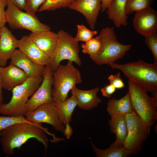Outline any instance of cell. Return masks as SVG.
Here are the masks:
<instances>
[{
  "label": "cell",
  "instance_id": "cell-1",
  "mask_svg": "<svg viewBox=\"0 0 157 157\" xmlns=\"http://www.w3.org/2000/svg\"><path fill=\"white\" fill-rule=\"evenodd\" d=\"M45 132L53 136L41 124L20 123L13 125L1 132L0 141L2 150L6 154L13 155L15 148L20 149L28 140L34 138L44 145L46 151L48 139Z\"/></svg>",
  "mask_w": 157,
  "mask_h": 157
},
{
  "label": "cell",
  "instance_id": "cell-2",
  "mask_svg": "<svg viewBox=\"0 0 157 157\" xmlns=\"http://www.w3.org/2000/svg\"><path fill=\"white\" fill-rule=\"evenodd\" d=\"M110 66L112 69L121 71L129 80L147 92H157V63H149L139 60L124 64L115 63Z\"/></svg>",
  "mask_w": 157,
  "mask_h": 157
},
{
  "label": "cell",
  "instance_id": "cell-3",
  "mask_svg": "<svg viewBox=\"0 0 157 157\" xmlns=\"http://www.w3.org/2000/svg\"><path fill=\"white\" fill-rule=\"evenodd\" d=\"M101 47L93 61L99 65H110L123 58L130 50L131 44H124L119 42L114 27L107 26L101 29L99 35Z\"/></svg>",
  "mask_w": 157,
  "mask_h": 157
},
{
  "label": "cell",
  "instance_id": "cell-4",
  "mask_svg": "<svg viewBox=\"0 0 157 157\" xmlns=\"http://www.w3.org/2000/svg\"><path fill=\"white\" fill-rule=\"evenodd\" d=\"M133 111L145 124L151 127L157 119V101L149 96L147 92L137 83L128 81Z\"/></svg>",
  "mask_w": 157,
  "mask_h": 157
},
{
  "label": "cell",
  "instance_id": "cell-5",
  "mask_svg": "<svg viewBox=\"0 0 157 157\" xmlns=\"http://www.w3.org/2000/svg\"><path fill=\"white\" fill-rule=\"evenodd\" d=\"M43 76L28 77L24 82L15 87L12 90V96L10 101L0 107V113L10 116L24 115V108L29 97H31L40 85Z\"/></svg>",
  "mask_w": 157,
  "mask_h": 157
},
{
  "label": "cell",
  "instance_id": "cell-6",
  "mask_svg": "<svg viewBox=\"0 0 157 157\" xmlns=\"http://www.w3.org/2000/svg\"><path fill=\"white\" fill-rule=\"evenodd\" d=\"M82 82L80 71L73 62L68 61L66 65L60 64L53 74V99L65 100L68 98L69 91Z\"/></svg>",
  "mask_w": 157,
  "mask_h": 157
},
{
  "label": "cell",
  "instance_id": "cell-7",
  "mask_svg": "<svg viewBox=\"0 0 157 157\" xmlns=\"http://www.w3.org/2000/svg\"><path fill=\"white\" fill-rule=\"evenodd\" d=\"M127 134L123 146L131 155L138 154L149 136L151 127L145 124L134 112L125 115Z\"/></svg>",
  "mask_w": 157,
  "mask_h": 157
},
{
  "label": "cell",
  "instance_id": "cell-8",
  "mask_svg": "<svg viewBox=\"0 0 157 157\" xmlns=\"http://www.w3.org/2000/svg\"><path fill=\"white\" fill-rule=\"evenodd\" d=\"M6 15L7 23L13 29H26L31 32L51 30L49 26L40 22L35 13L24 12L10 1Z\"/></svg>",
  "mask_w": 157,
  "mask_h": 157
},
{
  "label": "cell",
  "instance_id": "cell-9",
  "mask_svg": "<svg viewBox=\"0 0 157 157\" xmlns=\"http://www.w3.org/2000/svg\"><path fill=\"white\" fill-rule=\"evenodd\" d=\"M57 33L58 37V44L50 64L53 71L57 68L61 61L64 60L81 65L82 62L79 57L78 42L63 30H60Z\"/></svg>",
  "mask_w": 157,
  "mask_h": 157
},
{
  "label": "cell",
  "instance_id": "cell-10",
  "mask_svg": "<svg viewBox=\"0 0 157 157\" xmlns=\"http://www.w3.org/2000/svg\"><path fill=\"white\" fill-rule=\"evenodd\" d=\"M53 72L50 64L45 66L42 81L27 102L24 108L26 112L33 111L41 105L53 101L52 88Z\"/></svg>",
  "mask_w": 157,
  "mask_h": 157
},
{
  "label": "cell",
  "instance_id": "cell-11",
  "mask_svg": "<svg viewBox=\"0 0 157 157\" xmlns=\"http://www.w3.org/2000/svg\"><path fill=\"white\" fill-rule=\"evenodd\" d=\"M24 116L28 121L33 124H49L57 131L62 132L65 127L59 118L53 101L41 105L33 111L26 112Z\"/></svg>",
  "mask_w": 157,
  "mask_h": 157
},
{
  "label": "cell",
  "instance_id": "cell-12",
  "mask_svg": "<svg viewBox=\"0 0 157 157\" xmlns=\"http://www.w3.org/2000/svg\"><path fill=\"white\" fill-rule=\"evenodd\" d=\"M133 19L135 31L145 37L156 33L157 12L151 6L135 12Z\"/></svg>",
  "mask_w": 157,
  "mask_h": 157
},
{
  "label": "cell",
  "instance_id": "cell-13",
  "mask_svg": "<svg viewBox=\"0 0 157 157\" xmlns=\"http://www.w3.org/2000/svg\"><path fill=\"white\" fill-rule=\"evenodd\" d=\"M68 8L78 11L85 17L91 29H94L99 11L101 9V0H74Z\"/></svg>",
  "mask_w": 157,
  "mask_h": 157
},
{
  "label": "cell",
  "instance_id": "cell-14",
  "mask_svg": "<svg viewBox=\"0 0 157 157\" xmlns=\"http://www.w3.org/2000/svg\"><path fill=\"white\" fill-rule=\"evenodd\" d=\"M17 48L32 61L40 66L50 64L51 59L37 46L29 35L18 40Z\"/></svg>",
  "mask_w": 157,
  "mask_h": 157
},
{
  "label": "cell",
  "instance_id": "cell-15",
  "mask_svg": "<svg viewBox=\"0 0 157 157\" xmlns=\"http://www.w3.org/2000/svg\"><path fill=\"white\" fill-rule=\"evenodd\" d=\"M29 36L39 48L51 59L58 44L57 33L50 30L40 31L32 32Z\"/></svg>",
  "mask_w": 157,
  "mask_h": 157
},
{
  "label": "cell",
  "instance_id": "cell-16",
  "mask_svg": "<svg viewBox=\"0 0 157 157\" xmlns=\"http://www.w3.org/2000/svg\"><path fill=\"white\" fill-rule=\"evenodd\" d=\"M10 59V63L22 69L28 77L43 76L45 66L35 64L19 49L15 50Z\"/></svg>",
  "mask_w": 157,
  "mask_h": 157
},
{
  "label": "cell",
  "instance_id": "cell-17",
  "mask_svg": "<svg viewBox=\"0 0 157 157\" xmlns=\"http://www.w3.org/2000/svg\"><path fill=\"white\" fill-rule=\"evenodd\" d=\"M3 88L12 90L15 87L24 82L28 78L21 69L12 64L8 66H0Z\"/></svg>",
  "mask_w": 157,
  "mask_h": 157
},
{
  "label": "cell",
  "instance_id": "cell-18",
  "mask_svg": "<svg viewBox=\"0 0 157 157\" xmlns=\"http://www.w3.org/2000/svg\"><path fill=\"white\" fill-rule=\"evenodd\" d=\"M18 40L6 26L1 28L0 35V66L5 67L7 61L17 48Z\"/></svg>",
  "mask_w": 157,
  "mask_h": 157
},
{
  "label": "cell",
  "instance_id": "cell-19",
  "mask_svg": "<svg viewBox=\"0 0 157 157\" xmlns=\"http://www.w3.org/2000/svg\"><path fill=\"white\" fill-rule=\"evenodd\" d=\"M100 88L97 87L92 89L84 90L78 88L76 86L71 90L72 94L76 97L77 106L85 110L92 109L98 106L102 100L97 96Z\"/></svg>",
  "mask_w": 157,
  "mask_h": 157
},
{
  "label": "cell",
  "instance_id": "cell-20",
  "mask_svg": "<svg viewBox=\"0 0 157 157\" xmlns=\"http://www.w3.org/2000/svg\"><path fill=\"white\" fill-rule=\"evenodd\" d=\"M127 0H113L106 10L109 19L113 22L117 28L128 25V17L125 13Z\"/></svg>",
  "mask_w": 157,
  "mask_h": 157
},
{
  "label": "cell",
  "instance_id": "cell-21",
  "mask_svg": "<svg viewBox=\"0 0 157 157\" xmlns=\"http://www.w3.org/2000/svg\"><path fill=\"white\" fill-rule=\"evenodd\" d=\"M111 117L108 124L110 132L116 135L115 140L112 144L118 147H123L127 134L125 115Z\"/></svg>",
  "mask_w": 157,
  "mask_h": 157
},
{
  "label": "cell",
  "instance_id": "cell-22",
  "mask_svg": "<svg viewBox=\"0 0 157 157\" xmlns=\"http://www.w3.org/2000/svg\"><path fill=\"white\" fill-rule=\"evenodd\" d=\"M106 110L111 117L126 115L133 111L129 92L119 99L113 98L108 101Z\"/></svg>",
  "mask_w": 157,
  "mask_h": 157
},
{
  "label": "cell",
  "instance_id": "cell-23",
  "mask_svg": "<svg viewBox=\"0 0 157 157\" xmlns=\"http://www.w3.org/2000/svg\"><path fill=\"white\" fill-rule=\"evenodd\" d=\"M59 118L65 126L72 120L74 110L77 105V101L73 95L65 101L53 99Z\"/></svg>",
  "mask_w": 157,
  "mask_h": 157
},
{
  "label": "cell",
  "instance_id": "cell-24",
  "mask_svg": "<svg viewBox=\"0 0 157 157\" xmlns=\"http://www.w3.org/2000/svg\"><path fill=\"white\" fill-rule=\"evenodd\" d=\"M91 144L97 157H127L131 155L123 147H118L111 144L108 148L101 149L97 147L92 142Z\"/></svg>",
  "mask_w": 157,
  "mask_h": 157
},
{
  "label": "cell",
  "instance_id": "cell-25",
  "mask_svg": "<svg viewBox=\"0 0 157 157\" xmlns=\"http://www.w3.org/2000/svg\"><path fill=\"white\" fill-rule=\"evenodd\" d=\"M101 42L98 35L81 44L83 53L88 54L93 61L101 47Z\"/></svg>",
  "mask_w": 157,
  "mask_h": 157
},
{
  "label": "cell",
  "instance_id": "cell-26",
  "mask_svg": "<svg viewBox=\"0 0 157 157\" xmlns=\"http://www.w3.org/2000/svg\"><path fill=\"white\" fill-rule=\"evenodd\" d=\"M154 0H127L125 8L126 15L151 6Z\"/></svg>",
  "mask_w": 157,
  "mask_h": 157
},
{
  "label": "cell",
  "instance_id": "cell-27",
  "mask_svg": "<svg viewBox=\"0 0 157 157\" xmlns=\"http://www.w3.org/2000/svg\"><path fill=\"white\" fill-rule=\"evenodd\" d=\"M74 0H46L40 7V12L54 11L69 7Z\"/></svg>",
  "mask_w": 157,
  "mask_h": 157
},
{
  "label": "cell",
  "instance_id": "cell-28",
  "mask_svg": "<svg viewBox=\"0 0 157 157\" xmlns=\"http://www.w3.org/2000/svg\"><path fill=\"white\" fill-rule=\"evenodd\" d=\"M20 123L33 124L28 121L24 115L18 116H0V138L1 132L2 130L13 125Z\"/></svg>",
  "mask_w": 157,
  "mask_h": 157
},
{
  "label": "cell",
  "instance_id": "cell-29",
  "mask_svg": "<svg viewBox=\"0 0 157 157\" xmlns=\"http://www.w3.org/2000/svg\"><path fill=\"white\" fill-rule=\"evenodd\" d=\"M77 33L74 38L78 42L82 41L86 42L93 38L97 33V31L91 30L83 24L77 25Z\"/></svg>",
  "mask_w": 157,
  "mask_h": 157
},
{
  "label": "cell",
  "instance_id": "cell-30",
  "mask_svg": "<svg viewBox=\"0 0 157 157\" xmlns=\"http://www.w3.org/2000/svg\"><path fill=\"white\" fill-rule=\"evenodd\" d=\"M144 37V42L153 56L154 63H157V34L154 33Z\"/></svg>",
  "mask_w": 157,
  "mask_h": 157
},
{
  "label": "cell",
  "instance_id": "cell-31",
  "mask_svg": "<svg viewBox=\"0 0 157 157\" xmlns=\"http://www.w3.org/2000/svg\"><path fill=\"white\" fill-rule=\"evenodd\" d=\"M46 0H25L26 11L35 13L40 6Z\"/></svg>",
  "mask_w": 157,
  "mask_h": 157
},
{
  "label": "cell",
  "instance_id": "cell-32",
  "mask_svg": "<svg viewBox=\"0 0 157 157\" xmlns=\"http://www.w3.org/2000/svg\"><path fill=\"white\" fill-rule=\"evenodd\" d=\"M110 84L116 89H121L125 87V85L121 77L120 73L118 72L114 75L111 74L108 77Z\"/></svg>",
  "mask_w": 157,
  "mask_h": 157
},
{
  "label": "cell",
  "instance_id": "cell-33",
  "mask_svg": "<svg viewBox=\"0 0 157 157\" xmlns=\"http://www.w3.org/2000/svg\"><path fill=\"white\" fill-rule=\"evenodd\" d=\"M8 3V0H0V28L5 26L7 23L5 8L7 6Z\"/></svg>",
  "mask_w": 157,
  "mask_h": 157
},
{
  "label": "cell",
  "instance_id": "cell-34",
  "mask_svg": "<svg viewBox=\"0 0 157 157\" xmlns=\"http://www.w3.org/2000/svg\"><path fill=\"white\" fill-rule=\"evenodd\" d=\"M116 88L111 84L106 85L101 89L102 95L103 96L110 98L112 95L114 93Z\"/></svg>",
  "mask_w": 157,
  "mask_h": 157
},
{
  "label": "cell",
  "instance_id": "cell-35",
  "mask_svg": "<svg viewBox=\"0 0 157 157\" xmlns=\"http://www.w3.org/2000/svg\"><path fill=\"white\" fill-rule=\"evenodd\" d=\"M15 5L20 9L24 10L26 6L25 0H8Z\"/></svg>",
  "mask_w": 157,
  "mask_h": 157
},
{
  "label": "cell",
  "instance_id": "cell-36",
  "mask_svg": "<svg viewBox=\"0 0 157 157\" xmlns=\"http://www.w3.org/2000/svg\"><path fill=\"white\" fill-rule=\"evenodd\" d=\"M62 132L67 138L69 139L70 138L73 132V129L70 126L69 123L67 124L65 126Z\"/></svg>",
  "mask_w": 157,
  "mask_h": 157
},
{
  "label": "cell",
  "instance_id": "cell-37",
  "mask_svg": "<svg viewBox=\"0 0 157 157\" xmlns=\"http://www.w3.org/2000/svg\"><path fill=\"white\" fill-rule=\"evenodd\" d=\"M113 0H101V12L105 11L110 6Z\"/></svg>",
  "mask_w": 157,
  "mask_h": 157
},
{
  "label": "cell",
  "instance_id": "cell-38",
  "mask_svg": "<svg viewBox=\"0 0 157 157\" xmlns=\"http://www.w3.org/2000/svg\"><path fill=\"white\" fill-rule=\"evenodd\" d=\"M2 79L0 71V107L3 104V97L2 91Z\"/></svg>",
  "mask_w": 157,
  "mask_h": 157
},
{
  "label": "cell",
  "instance_id": "cell-39",
  "mask_svg": "<svg viewBox=\"0 0 157 157\" xmlns=\"http://www.w3.org/2000/svg\"><path fill=\"white\" fill-rule=\"evenodd\" d=\"M1 28H0V35L1 34Z\"/></svg>",
  "mask_w": 157,
  "mask_h": 157
}]
</instances>
